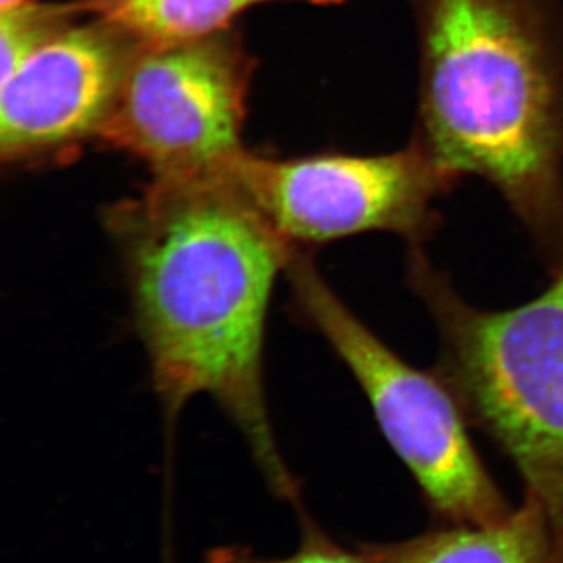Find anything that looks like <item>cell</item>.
Instances as JSON below:
<instances>
[{"mask_svg":"<svg viewBox=\"0 0 563 563\" xmlns=\"http://www.w3.org/2000/svg\"><path fill=\"white\" fill-rule=\"evenodd\" d=\"M106 225L166 417L209 396L243 433L274 493L298 503L265 393L269 303L296 247L221 166L154 176L110 207Z\"/></svg>","mask_w":563,"mask_h":563,"instance_id":"cell-1","label":"cell"},{"mask_svg":"<svg viewBox=\"0 0 563 563\" xmlns=\"http://www.w3.org/2000/svg\"><path fill=\"white\" fill-rule=\"evenodd\" d=\"M420 51L413 139L501 195L551 269L563 257L562 0H407Z\"/></svg>","mask_w":563,"mask_h":563,"instance_id":"cell-2","label":"cell"},{"mask_svg":"<svg viewBox=\"0 0 563 563\" xmlns=\"http://www.w3.org/2000/svg\"><path fill=\"white\" fill-rule=\"evenodd\" d=\"M406 263L439 332L435 372L512 463L563 553V257L537 298L504 310L466 301L424 246L407 247Z\"/></svg>","mask_w":563,"mask_h":563,"instance_id":"cell-3","label":"cell"},{"mask_svg":"<svg viewBox=\"0 0 563 563\" xmlns=\"http://www.w3.org/2000/svg\"><path fill=\"white\" fill-rule=\"evenodd\" d=\"M285 276L296 310L361 385L437 523H496L512 512L440 374L415 368L387 346L333 291L310 252L296 250Z\"/></svg>","mask_w":563,"mask_h":563,"instance_id":"cell-4","label":"cell"},{"mask_svg":"<svg viewBox=\"0 0 563 563\" xmlns=\"http://www.w3.org/2000/svg\"><path fill=\"white\" fill-rule=\"evenodd\" d=\"M221 168L296 250L366 232L424 246L442 228L435 202L462 180L413 136L401 150L377 155L276 161L243 147Z\"/></svg>","mask_w":563,"mask_h":563,"instance_id":"cell-5","label":"cell"},{"mask_svg":"<svg viewBox=\"0 0 563 563\" xmlns=\"http://www.w3.org/2000/svg\"><path fill=\"white\" fill-rule=\"evenodd\" d=\"M255 62L232 27L144 41L98 141L154 176L209 172L243 150Z\"/></svg>","mask_w":563,"mask_h":563,"instance_id":"cell-6","label":"cell"},{"mask_svg":"<svg viewBox=\"0 0 563 563\" xmlns=\"http://www.w3.org/2000/svg\"><path fill=\"white\" fill-rule=\"evenodd\" d=\"M144 41L90 14L2 80V165L65 163L98 140Z\"/></svg>","mask_w":563,"mask_h":563,"instance_id":"cell-7","label":"cell"},{"mask_svg":"<svg viewBox=\"0 0 563 563\" xmlns=\"http://www.w3.org/2000/svg\"><path fill=\"white\" fill-rule=\"evenodd\" d=\"M357 548L369 563H563L550 521L529 495L496 523H440L409 539Z\"/></svg>","mask_w":563,"mask_h":563,"instance_id":"cell-8","label":"cell"},{"mask_svg":"<svg viewBox=\"0 0 563 563\" xmlns=\"http://www.w3.org/2000/svg\"><path fill=\"white\" fill-rule=\"evenodd\" d=\"M88 14L131 29L146 41L192 38L231 27L240 13L266 2L339 5L344 0H73Z\"/></svg>","mask_w":563,"mask_h":563,"instance_id":"cell-9","label":"cell"},{"mask_svg":"<svg viewBox=\"0 0 563 563\" xmlns=\"http://www.w3.org/2000/svg\"><path fill=\"white\" fill-rule=\"evenodd\" d=\"M87 14L73 0H31L0 10V80L9 79L32 55Z\"/></svg>","mask_w":563,"mask_h":563,"instance_id":"cell-10","label":"cell"},{"mask_svg":"<svg viewBox=\"0 0 563 563\" xmlns=\"http://www.w3.org/2000/svg\"><path fill=\"white\" fill-rule=\"evenodd\" d=\"M206 563H369L357 550L351 551L333 540L313 518L302 510L301 542L284 559L261 558L243 547H222L210 551Z\"/></svg>","mask_w":563,"mask_h":563,"instance_id":"cell-11","label":"cell"},{"mask_svg":"<svg viewBox=\"0 0 563 563\" xmlns=\"http://www.w3.org/2000/svg\"><path fill=\"white\" fill-rule=\"evenodd\" d=\"M31 2V0H0V10L18 5V3Z\"/></svg>","mask_w":563,"mask_h":563,"instance_id":"cell-12","label":"cell"}]
</instances>
